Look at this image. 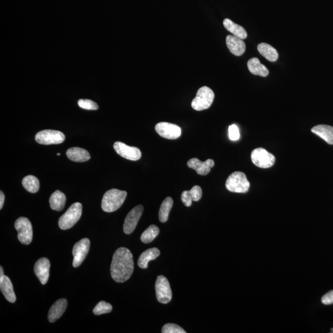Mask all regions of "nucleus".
Instances as JSON below:
<instances>
[{
	"instance_id": "nucleus-1",
	"label": "nucleus",
	"mask_w": 333,
	"mask_h": 333,
	"mask_svg": "<svg viewBox=\"0 0 333 333\" xmlns=\"http://www.w3.org/2000/svg\"><path fill=\"white\" fill-rule=\"evenodd\" d=\"M134 270L133 255L129 249L121 247L113 255L110 275L117 283H124L132 276Z\"/></svg>"
},
{
	"instance_id": "nucleus-2",
	"label": "nucleus",
	"mask_w": 333,
	"mask_h": 333,
	"mask_svg": "<svg viewBox=\"0 0 333 333\" xmlns=\"http://www.w3.org/2000/svg\"><path fill=\"white\" fill-rule=\"evenodd\" d=\"M125 191L111 189L105 193L102 199L101 207L104 212H113L120 208L126 199Z\"/></svg>"
},
{
	"instance_id": "nucleus-3",
	"label": "nucleus",
	"mask_w": 333,
	"mask_h": 333,
	"mask_svg": "<svg viewBox=\"0 0 333 333\" xmlns=\"http://www.w3.org/2000/svg\"><path fill=\"white\" fill-rule=\"evenodd\" d=\"M226 187L230 192L246 193L248 192L250 183L243 172H235L227 178Z\"/></svg>"
},
{
	"instance_id": "nucleus-4",
	"label": "nucleus",
	"mask_w": 333,
	"mask_h": 333,
	"mask_svg": "<svg viewBox=\"0 0 333 333\" xmlns=\"http://www.w3.org/2000/svg\"><path fill=\"white\" fill-rule=\"evenodd\" d=\"M82 213V205L76 203L70 206L59 218L58 225L61 230H65L73 227L81 218Z\"/></svg>"
},
{
	"instance_id": "nucleus-5",
	"label": "nucleus",
	"mask_w": 333,
	"mask_h": 333,
	"mask_svg": "<svg viewBox=\"0 0 333 333\" xmlns=\"http://www.w3.org/2000/svg\"><path fill=\"white\" fill-rule=\"evenodd\" d=\"M214 96V93L210 88L206 86L201 87L192 101V106L198 111L209 109L212 104Z\"/></svg>"
},
{
	"instance_id": "nucleus-6",
	"label": "nucleus",
	"mask_w": 333,
	"mask_h": 333,
	"mask_svg": "<svg viewBox=\"0 0 333 333\" xmlns=\"http://www.w3.org/2000/svg\"><path fill=\"white\" fill-rule=\"evenodd\" d=\"M14 227L18 233L19 241L25 245L30 244L33 238V229L29 220L25 217H19L17 219Z\"/></svg>"
},
{
	"instance_id": "nucleus-7",
	"label": "nucleus",
	"mask_w": 333,
	"mask_h": 333,
	"mask_svg": "<svg viewBox=\"0 0 333 333\" xmlns=\"http://www.w3.org/2000/svg\"><path fill=\"white\" fill-rule=\"evenodd\" d=\"M65 138L63 133L53 130L41 131L35 136L37 143L44 145L61 144L63 143Z\"/></svg>"
},
{
	"instance_id": "nucleus-8",
	"label": "nucleus",
	"mask_w": 333,
	"mask_h": 333,
	"mask_svg": "<svg viewBox=\"0 0 333 333\" xmlns=\"http://www.w3.org/2000/svg\"><path fill=\"white\" fill-rule=\"evenodd\" d=\"M251 160L255 166L267 169L271 167L275 162V156L264 148L259 147L252 151Z\"/></svg>"
},
{
	"instance_id": "nucleus-9",
	"label": "nucleus",
	"mask_w": 333,
	"mask_h": 333,
	"mask_svg": "<svg viewBox=\"0 0 333 333\" xmlns=\"http://www.w3.org/2000/svg\"><path fill=\"white\" fill-rule=\"evenodd\" d=\"M156 294L159 303L167 304L171 301L172 293L170 288V283L167 279L164 276H159L156 280Z\"/></svg>"
},
{
	"instance_id": "nucleus-10",
	"label": "nucleus",
	"mask_w": 333,
	"mask_h": 333,
	"mask_svg": "<svg viewBox=\"0 0 333 333\" xmlns=\"http://www.w3.org/2000/svg\"><path fill=\"white\" fill-rule=\"evenodd\" d=\"M90 241L88 238L82 239L77 243L73 247V267L77 268L83 263L89 252Z\"/></svg>"
},
{
	"instance_id": "nucleus-11",
	"label": "nucleus",
	"mask_w": 333,
	"mask_h": 333,
	"mask_svg": "<svg viewBox=\"0 0 333 333\" xmlns=\"http://www.w3.org/2000/svg\"><path fill=\"white\" fill-rule=\"evenodd\" d=\"M155 130L161 137L169 139H177L181 135L180 127L168 122H159L156 124Z\"/></svg>"
},
{
	"instance_id": "nucleus-12",
	"label": "nucleus",
	"mask_w": 333,
	"mask_h": 333,
	"mask_svg": "<svg viewBox=\"0 0 333 333\" xmlns=\"http://www.w3.org/2000/svg\"><path fill=\"white\" fill-rule=\"evenodd\" d=\"M114 149L119 156L128 160L136 161L141 158V152L139 148L128 146L122 142H116L114 144Z\"/></svg>"
},
{
	"instance_id": "nucleus-13",
	"label": "nucleus",
	"mask_w": 333,
	"mask_h": 333,
	"mask_svg": "<svg viewBox=\"0 0 333 333\" xmlns=\"http://www.w3.org/2000/svg\"><path fill=\"white\" fill-rule=\"evenodd\" d=\"M143 212V206L139 205L128 213L126 218H125L124 225V232L125 234H131L134 231Z\"/></svg>"
},
{
	"instance_id": "nucleus-14",
	"label": "nucleus",
	"mask_w": 333,
	"mask_h": 333,
	"mask_svg": "<svg viewBox=\"0 0 333 333\" xmlns=\"http://www.w3.org/2000/svg\"><path fill=\"white\" fill-rule=\"evenodd\" d=\"M50 263L47 258H41L34 266V272L42 284H47L50 277Z\"/></svg>"
},
{
	"instance_id": "nucleus-15",
	"label": "nucleus",
	"mask_w": 333,
	"mask_h": 333,
	"mask_svg": "<svg viewBox=\"0 0 333 333\" xmlns=\"http://www.w3.org/2000/svg\"><path fill=\"white\" fill-rule=\"evenodd\" d=\"M214 161L212 159H207V161L202 162L198 158L191 159L188 162L187 165L191 169L196 170L198 174L206 175L210 172L211 168L214 166Z\"/></svg>"
},
{
	"instance_id": "nucleus-16",
	"label": "nucleus",
	"mask_w": 333,
	"mask_h": 333,
	"mask_svg": "<svg viewBox=\"0 0 333 333\" xmlns=\"http://www.w3.org/2000/svg\"><path fill=\"white\" fill-rule=\"evenodd\" d=\"M226 44L230 52L237 56L243 55L246 51V44L243 40L234 35H228Z\"/></svg>"
},
{
	"instance_id": "nucleus-17",
	"label": "nucleus",
	"mask_w": 333,
	"mask_h": 333,
	"mask_svg": "<svg viewBox=\"0 0 333 333\" xmlns=\"http://www.w3.org/2000/svg\"><path fill=\"white\" fill-rule=\"evenodd\" d=\"M67 301L65 299H61L55 302L51 306L48 312V320L51 323L55 322L63 315L67 308Z\"/></svg>"
},
{
	"instance_id": "nucleus-18",
	"label": "nucleus",
	"mask_w": 333,
	"mask_h": 333,
	"mask_svg": "<svg viewBox=\"0 0 333 333\" xmlns=\"http://www.w3.org/2000/svg\"><path fill=\"white\" fill-rule=\"evenodd\" d=\"M203 195L201 188L198 185L193 187L190 191H184L182 193L181 199L185 206H192V201H199Z\"/></svg>"
},
{
	"instance_id": "nucleus-19",
	"label": "nucleus",
	"mask_w": 333,
	"mask_h": 333,
	"mask_svg": "<svg viewBox=\"0 0 333 333\" xmlns=\"http://www.w3.org/2000/svg\"><path fill=\"white\" fill-rule=\"evenodd\" d=\"M0 289L8 301L11 303H15L16 297L14 291L13 284L7 276L4 275V277L0 278Z\"/></svg>"
},
{
	"instance_id": "nucleus-20",
	"label": "nucleus",
	"mask_w": 333,
	"mask_h": 333,
	"mask_svg": "<svg viewBox=\"0 0 333 333\" xmlns=\"http://www.w3.org/2000/svg\"><path fill=\"white\" fill-rule=\"evenodd\" d=\"M67 157L70 160L77 162H84L90 160V155L83 148L74 147L69 148L66 152Z\"/></svg>"
},
{
	"instance_id": "nucleus-21",
	"label": "nucleus",
	"mask_w": 333,
	"mask_h": 333,
	"mask_svg": "<svg viewBox=\"0 0 333 333\" xmlns=\"http://www.w3.org/2000/svg\"><path fill=\"white\" fill-rule=\"evenodd\" d=\"M312 132L320 136L327 143L333 144V127L327 125H319L313 127Z\"/></svg>"
},
{
	"instance_id": "nucleus-22",
	"label": "nucleus",
	"mask_w": 333,
	"mask_h": 333,
	"mask_svg": "<svg viewBox=\"0 0 333 333\" xmlns=\"http://www.w3.org/2000/svg\"><path fill=\"white\" fill-rule=\"evenodd\" d=\"M160 255V250L156 247L145 250L139 256L138 265L141 269H146L147 264L151 261L155 260Z\"/></svg>"
},
{
	"instance_id": "nucleus-23",
	"label": "nucleus",
	"mask_w": 333,
	"mask_h": 333,
	"mask_svg": "<svg viewBox=\"0 0 333 333\" xmlns=\"http://www.w3.org/2000/svg\"><path fill=\"white\" fill-rule=\"evenodd\" d=\"M66 197L63 193L57 190L51 195L50 198L51 208L56 211H61L64 208Z\"/></svg>"
},
{
	"instance_id": "nucleus-24",
	"label": "nucleus",
	"mask_w": 333,
	"mask_h": 333,
	"mask_svg": "<svg viewBox=\"0 0 333 333\" xmlns=\"http://www.w3.org/2000/svg\"><path fill=\"white\" fill-rule=\"evenodd\" d=\"M247 67L250 72L254 75L261 77H267L269 75V71L264 65L261 63L257 58H253L247 62Z\"/></svg>"
},
{
	"instance_id": "nucleus-25",
	"label": "nucleus",
	"mask_w": 333,
	"mask_h": 333,
	"mask_svg": "<svg viewBox=\"0 0 333 333\" xmlns=\"http://www.w3.org/2000/svg\"><path fill=\"white\" fill-rule=\"evenodd\" d=\"M224 25L227 30L231 32L233 35L242 40L247 38V34L244 27L233 22L232 20L226 19L224 21Z\"/></svg>"
},
{
	"instance_id": "nucleus-26",
	"label": "nucleus",
	"mask_w": 333,
	"mask_h": 333,
	"mask_svg": "<svg viewBox=\"0 0 333 333\" xmlns=\"http://www.w3.org/2000/svg\"><path fill=\"white\" fill-rule=\"evenodd\" d=\"M258 52L270 62H275L278 58V53L274 48L266 43H262L257 47Z\"/></svg>"
},
{
	"instance_id": "nucleus-27",
	"label": "nucleus",
	"mask_w": 333,
	"mask_h": 333,
	"mask_svg": "<svg viewBox=\"0 0 333 333\" xmlns=\"http://www.w3.org/2000/svg\"><path fill=\"white\" fill-rule=\"evenodd\" d=\"M173 201L172 198L167 197L162 202L160 209H159V220L162 223H164L168 220L169 215L173 206Z\"/></svg>"
},
{
	"instance_id": "nucleus-28",
	"label": "nucleus",
	"mask_w": 333,
	"mask_h": 333,
	"mask_svg": "<svg viewBox=\"0 0 333 333\" xmlns=\"http://www.w3.org/2000/svg\"><path fill=\"white\" fill-rule=\"evenodd\" d=\"M22 184L27 192L35 193L39 192L40 183L39 179L33 175L25 176L22 180Z\"/></svg>"
},
{
	"instance_id": "nucleus-29",
	"label": "nucleus",
	"mask_w": 333,
	"mask_h": 333,
	"mask_svg": "<svg viewBox=\"0 0 333 333\" xmlns=\"http://www.w3.org/2000/svg\"><path fill=\"white\" fill-rule=\"evenodd\" d=\"M159 233V229L155 225L150 226L145 230L141 236V240L144 243H150L157 237Z\"/></svg>"
},
{
	"instance_id": "nucleus-30",
	"label": "nucleus",
	"mask_w": 333,
	"mask_h": 333,
	"mask_svg": "<svg viewBox=\"0 0 333 333\" xmlns=\"http://www.w3.org/2000/svg\"><path fill=\"white\" fill-rule=\"evenodd\" d=\"M113 306L109 303L105 301H100L94 308L93 314L96 315H100L108 314L112 311Z\"/></svg>"
},
{
	"instance_id": "nucleus-31",
	"label": "nucleus",
	"mask_w": 333,
	"mask_h": 333,
	"mask_svg": "<svg viewBox=\"0 0 333 333\" xmlns=\"http://www.w3.org/2000/svg\"><path fill=\"white\" fill-rule=\"evenodd\" d=\"M79 106L82 109L90 110H98L99 106L96 102L90 99H79L78 101Z\"/></svg>"
},
{
	"instance_id": "nucleus-32",
	"label": "nucleus",
	"mask_w": 333,
	"mask_h": 333,
	"mask_svg": "<svg viewBox=\"0 0 333 333\" xmlns=\"http://www.w3.org/2000/svg\"><path fill=\"white\" fill-rule=\"evenodd\" d=\"M162 333H185L186 331L177 324L168 323L165 324L162 329Z\"/></svg>"
},
{
	"instance_id": "nucleus-33",
	"label": "nucleus",
	"mask_w": 333,
	"mask_h": 333,
	"mask_svg": "<svg viewBox=\"0 0 333 333\" xmlns=\"http://www.w3.org/2000/svg\"><path fill=\"white\" fill-rule=\"evenodd\" d=\"M229 138L232 141H237L240 138V131L236 125H230L229 128Z\"/></svg>"
},
{
	"instance_id": "nucleus-34",
	"label": "nucleus",
	"mask_w": 333,
	"mask_h": 333,
	"mask_svg": "<svg viewBox=\"0 0 333 333\" xmlns=\"http://www.w3.org/2000/svg\"><path fill=\"white\" fill-rule=\"evenodd\" d=\"M321 303L324 305H331L333 304V291H329L324 294L321 298Z\"/></svg>"
},
{
	"instance_id": "nucleus-35",
	"label": "nucleus",
	"mask_w": 333,
	"mask_h": 333,
	"mask_svg": "<svg viewBox=\"0 0 333 333\" xmlns=\"http://www.w3.org/2000/svg\"><path fill=\"white\" fill-rule=\"evenodd\" d=\"M5 200V196L3 192H0V209H2L4 207Z\"/></svg>"
},
{
	"instance_id": "nucleus-36",
	"label": "nucleus",
	"mask_w": 333,
	"mask_h": 333,
	"mask_svg": "<svg viewBox=\"0 0 333 333\" xmlns=\"http://www.w3.org/2000/svg\"><path fill=\"white\" fill-rule=\"evenodd\" d=\"M4 269H3V267H0V278L4 277Z\"/></svg>"
},
{
	"instance_id": "nucleus-37",
	"label": "nucleus",
	"mask_w": 333,
	"mask_h": 333,
	"mask_svg": "<svg viewBox=\"0 0 333 333\" xmlns=\"http://www.w3.org/2000/svg\"><path fill=\"white\" fill-rule=\"evenodd\" d=\"M60 155H61L60 153H58V154H57V155H58V156H60Z\"/></svg>"
},
{
	"instance_id": "nucleus-38",
	"label": "nucleus",
	"mask_w": 333,
	"mask_h": 333,
	"mask_svg": "<svg viewBox=\"0 0 333 333\" xmlns=\"http://www.w3.org/2000/svg\"><path fill=\"white\" fill-rule=\"evenodd\" d=\"M331 332H333V331Z\"/></svg>"
}]
</instances>
